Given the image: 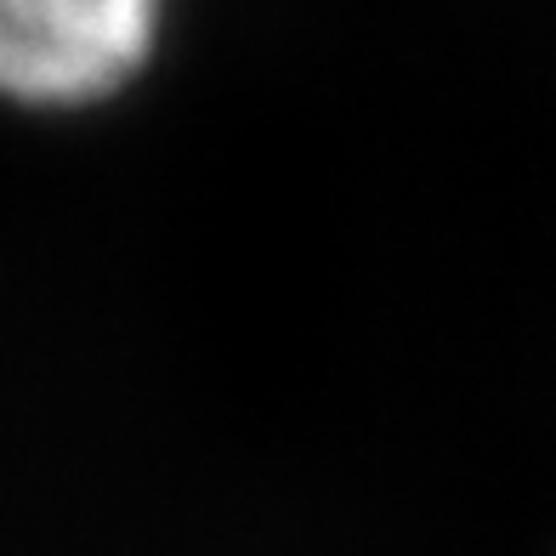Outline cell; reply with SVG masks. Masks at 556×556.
<instances>
[{"mask_svg": "<svg viewBox=\"0 0 556 556\" xmlns=\"http://www.w3.org/2000/svg\"><path fill=\"white\" fill-rule=\"evenodd\" d=\"M165 0H0V97L23 109L109 103L148 68Z\"/></svg>", "mask_w": 556, "mask_h": 556, "instance_id": "cell-1", "label": "cell"}]
</instances>
